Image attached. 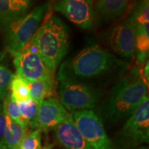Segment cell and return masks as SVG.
<instances>
[{"instance_id": "obj_1", "label": "cell", "mask_w": 149, "mask_h": 149, "mask_svg": "<svg viewBox=\"0 0 149 149\" xmlns=\"http://www.w3.org/2000/svg\"><path fill=\"white\" fill-rule=\"evenodd\" d=\"M126 67L125 61L94 45L66 59L59 66L57 79L60 82L85 83L88 80L120 74Z\"/></svg>"}, {"instance_id": "obj_2", "label": "cell", "mask_w": 149, "mask_h": 149, "mask_svg": "<svg viewBox=\"0 0 149 149\" xmlns=\"http://www.w3.org/2000/svg\"><path fill=\"white\" fill-rule=\"evenodd\" d=\"M147 91L146 84L135 71L119 80L98 107L96 114L112 123L126 120L148 96Z\"/></svg>"}, {"instance_id": "obj_3", "label": "cell", "mask_w": 149, "mask_h": 149, "mask_svg": "<svg viewBox=\"0 0 149 149\" xmlns=\"http://www.w3.org/2000/svg\"><path fill=\"white\" fill-rule=\"evenodd\" d=\"M69 44L68 28L55 15L44 22L29 43L53 74L68 53Z\"/></svg>"}, {"instance_id": "obj_4", "label": "cell", "mask_w": 149, "mask_h": 149, "mask_svg": "<svg viewBox=\"0 0 149 149\" xmlns=\"http://www.w3.org/2000/svg\"><path fill=\"white\" fill-rule=\"evenodd\" d=\"M51 3L39 5L23 16L2 27L7 50L15 55L26 46L45 18Z\"/></svg>"}, {"instance_id": "obj_5", "label": "cell", "mask_w": 149, "mask_h": 149, "mask_svg": "<svg viewBox=\"0 0 149 149\" xmlns=\"http://www.w3.org/2000/svg\"><path fill=\"white\" fill-rule=\"evenodd\" d=\"M59 95L61 103L71 113L95 109L102 98L101 91L88 83L62 81Z\"/></svg>"}, {"instance_id": "obj_6", "label": "cell", "mask_w": 149, "mask_h": 149, "mask_svg": "<svg viewBox=\"0 0 149 149\" xmlns=\"http://www.w3.org/2000/svg\"><path fill=\"white\" fill-rule=\"evenodd\" d=\"M76 126L93 149H113L102 119L93 110L74 111L71 113Z\"/></svg>"}, {"instance_id": "obj_7", "label": "cell", "mask_w": 149, "mask_h": 149, "mask_svg": "<svg viewBox=\"0 0 149 149\" xmlns=\"http://www.w3.org/2000/svg\"><path fill=\"white\" fill-rule=\"evenodd\" d=\"M14 56L16 75L26 81H53L55 77L34 48L29 44Z\"/></svg>"}, {"instance_id": "obj_8", "label": "cell", "mask_w": 149, "mask_h": 149, "mask_svg": "<svg viewBox=\"0 0 149 149\" xmlns=\"http://www.w3.org/2000/svg\"><path fill=\"white\" fill-rule=\"evenodd\" d=\"M120 135L128 145L137 146L149 141V99L146 96L128 117Z\"/></svg>"}, {"instance_id": "obj_9", "label": "cell", "mask_w": 149, "mask_h": 149, "mask_svg": "<svg viewBox=\"0 0 149 149\" xmlns=\"http://www.w3.org/2000/svg\"><path fill=\"white\" fill-rule=\"evenodd\" d=\"M136 28L131 17L110 30L107 42L110 48L122 57L131 59L136 52Z\"/></svg>"}, {"instance_id": "obj_10", "label": "cell", "mask_w": 149, "mask_h": 149, "mask_svg": "<svg viewBox=\"0 0 149 149\" xmlns=\"http://www.w3.org/2000/svg\"><path fill=\"white\" fill-rule=\"evenodd\" d=\"M53 9L83 29L92 28L95 19L94 3L91 0H61Z\"/></svg>"}, {"instance_id": "obj_11", "label": "cell", "mask_w": 149, "mask_h": 149, "mask_svg": "<svg viewBox=\"0 0 149 149\" xmlns=\"http://www.w3.org/2000/svg\"><path fill=\"white\" fill-rule=\"evenodd\" d=\"M69 114L59 99L48 98L41 104L32 129H39L42 132L54 130Z\"/></svg>"}, {"instance_id": "obj_12", "label": "cell", "mask_w": 149, "mask_h": 149, "mask_svg": "<svg viewBox=\"0 0 149 149\" xmlns=\"http://www.w3.org/2000/svg\"><path fill=\"white\" fill-rule=\"evenodd\" d=\"M54 130L57 141L65 149H93L78 130L71 113Z\"/></svg>"}, {"instance_id": "obj_13", "label": "cell", "mask_w": 149, "mask_h": 149, "mask_svg": "<svg viewBox=\"0 0 149 149\" xmlns=\"http://www.w3.org/2000/svg\"><path fill=\"white\" fill-rule=\"evenodd\" d=\"M29 0H0V26H4L29 12Z\"/></svg>"}, {"instance_id": "obj_14", "label": "cell", "mask_w": 149, "mask_h": 149, "mask_svg": "<svg viewBox=\"0 0 149 149\" xmlns=\"http://www.w3.org/2000/svg\"><path fill=\"white\" fill-rule=\"evenodd\" d=\"M129 1L126 0H100L94 5L95 16L104 22H111L120 17L127 10Z\"/></svg>"}, {"instance_id": "obj_15", "label": "cell", "mask_w": 149, "mask_h": 149, "mask_svg": "<svg viewBox=\"0 0 149 149\" xmlns=\"http://www.w3.org/2000/svg\"><path fill=\"white\" fill-rule=\"evenodd\" d=\"M5 117V133L1 141L7 149H17L22 139L27 134L28 129L11 120L6 114Z\"/></svg>"}, {"instance_id": "obj_16", "label": "cell", "mask_w": 149, "mask_h": 149, "mask_svg": "<svg viewBox=\"0 0 149 149\" xmlns=\"http://www.w3.org/2000/svg\"><path fill=\"white\" fill-rule=\"evenodd\" d=\"M26 82L29 87L30 98L40 105L45 100L55 97H54L55 93V80L33 81H26Z\"/></svg>"}, {"instance_id": "obj_17", "label": "cell", "mask_w": 149, "mask_h": 149, "mask_svg": "<svg viewBox=\"0 0 149 149\" xmlns=\"http://www.w3.org/2000/svg\"><path fill=\"white\" fill-rule=\"evenodd\" d=\"M148 1H143L135 6L131 15L136 28L137 37H148Z\"/></svg>"}, {"instance_id": "obj_18", "label": "cell", "mask_w": 149, "mask_h": 149, "mask_svg": "<svg viewBox=\"0 0 149 149\" xmlns=\"http://www.w3.org/2000/svg\"><path fill=\"white\" fill-rule=\"evenodd\" d=\"M23 125L27 129H32L40 106L30 99L27 101L18 103Z\"/></svg>"}, {"instance_id": "obj_19", "label": "cell", "mask_w": 149, "mask_h": 149, "mask_svg": "<svg viewBox=\"0 0 149 149\" xmlns=\"http://www.w3.org/2000/svg\"><path fill=\"white\" fill-rule=\"evenodd\" d=\"M9 91L10 95L17 103L26 102L31 99L27 82L16 74L11 81Z\"/></svg>"}, {"instance_id": "obj_20", "label": "cell", "mask_w": 149, "mask_h": 149, "mask_svg": "<svg viewBox=\"0 0 149 149\" xmlns=\"http://www.w3.org/2000/svg\"><path fill=\"white\" fill-rule=\"evenodd\" d=\"M2 105L3 112H4L5 114L10 117L11 120L24 126L18 103L10 95V91L6 96V97L3 99Z\"/></svg>"}, {"instance_id": "obj_21", "label": "cell", "mask_w": 149, "mask_h": 149, "mask_svg": "<svg viewBox=\"0 0 149 149\" xmlns=\"http://www.w3.org/2000/svg\"><path fill=\"white\" fill-rule=\"evenodd\" d=\"M41 131L36 129L31 133H27L20 143L17 149H42Z\"/></svg>"}, {"instance_id": "obj_22", "label": "cell", "mask_w": 149, "mask_h": 149, "mask_svg": "<svg viewBox=\"0 0 149 149\" xmlns=\"http://www.w3.org/2000/svg\"><path fill=\"white\" fill-rule=\"evenodd\" d=\"M14 75L9 68L0 64V102H3L9 93L10 84Z\"/></svg>"}, {"instance_id": "obj_23", "label": "cell", "mask_w": 149, "mask_h": 149, "mask_svg": "<svg viewBox=\"0 0 149 149\" xmlns=\"http://www.w3.org/2000/svg\"><path fill=\"white\" fill-rule=\"evenodd\" d=\"M6 117L3 109L2 102H0V141L2 140L5 133Z\"/></svg>"}, {"instance_id": "obj_24", "label": "cell", "mask_w": 149, "mask_h": 149, "mask_svg": "<svg viewBox=\"0 0 149 149\" xmlns=\"http://www.w3.org/2000/svg\"><path fill=\"white\" fill-rule=\"evenodd\" d=\"M54 146L53 144H46L44 147H42V149H53Z\"/></svg>"}, {"instance_id": "obj_25", "label": "cell", "mask_w": 149, "mask_h": 149, "mask_svg": "<svg viewBox=\"0 0 149 149\" xmlns=\"http://www.w3.org/2000/svg\"><path fill=\"white\" fill-rule=\"evenodd\" d=\"M0 149H7L5 145L3 144L2 141H0Z\"/></svg>"}, {"instance_id": "obj_26", "label": "cell", "mask_w": 149, "mask_h": 149, "mask_svg": "<svg viewBox=\"0 0 149 149\" xmlns=\"http://www.w3.org/2000/svg\"><path fill=\"white\" fill-rule=\"evenodd\" d=\"M138 149H148V148H146V147H141V148H139Z\"/></svg>"}]
</instances>
